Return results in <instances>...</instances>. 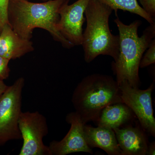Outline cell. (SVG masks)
<instances>
[{"mask_svg":"<svg viewBox=\"0 0 155 155\" xmlns=\"http://www.w3.org/2000/svg\"><path fill=\"white\" fill-rule=\"evenodd\" d=\"M69 1H66L59 10L58 29L74 47L81 45L83 40L82 26L86 21L84 12L90 0H77L70 5Z\"/></svg>","mask_w":155,"mask_h":155,"instance_id":"8","label":"cell"},{"mask_svg":"<svg viewBox=\"0 0 155 155\" xmlns=\"http://www.w3.org/2000/svg\"><path fill=\"white\" fill-rule=\"evenodd\" d=\"M9 1L10 0H0V32L4 25L6 24L9 25L8 17Z\"/></svg>","mask_w":155,"mask_h":155,"instance_id":"16","label":"cell"},{"mask_svg":"<svg viewBox=\"0 0 155 155\" xmlns=\"http://www.w3.org/2000/svg\"><path fill=\"white\" fill-rule=\"evenodd\" d=\"M141 8L153 19H155V0H138Z\"/></svg>","mask_w":155,"mask_h":155,"instance_id":"17","label":"cell"},{"mask_svg":"<svg viewBox=\"0 0 155 155\" xmlns=\"http://www.w3.org/2000/svg\"><path fill=\"white\" fill-rule=\"evenodd\" d=\"M113 10L98 0H90L84 12L87 22L83 33L84 59L90 63L98 56H110L116 61L119 52V35L111 32L109 19Z\"/></svg>","mask_w":155,"mask_h":155,"instance_id":"4","label":"cell"},{"mask_svg":"<svg viewBox=\"0 0 155 155\" xmlns=\"http://www.w3.org/2000/svg\"><path fill=\"white\" fill-rule=\"evenodd\" d=\"M72 102L84 124L96 122L107 106L123 103L116 81L110 75L101 74L84 78L73 91Z\"/></svg>","mask_w":155,"mask_h":155,"instance_id":"3","label":"cell"},{"mask_svg":"<svg viewBox=\"0 0 155 155\" xmlns=\"http://www.w3.org/2000/svg\"><path fill=\"white\" fill-rule=\"evenodd\" d=\"M25 82L23 78H18L0 97V147L11 140L22 139L18 121Z\"/></svg>","mask_w":155,"mask_h":155,"instance_id":"5","label":"cell"},{"mask_svg":"<svg viewBox=\"0 0 155 155\" xmlns=\"http://www.w3.org/2000/svg\"><path fill=\"white\" fill-rule=\"evenodd\" d=\"M147 155H155V141L149 143L148 146Z\"/></svg>","mask_w":155,"mask_h":155,"instance_id":"19","label":"cell"},{"mask_svg":"<svg viewBox=\"0 0 155 155\" xmlns=\"http://www.w3.org/2000/svg\"><path fill=\"white\" fill-rule=\"evenodd\" d=\"M114 22L118 27L119 39L118 58L112 63L116 81L119 85L125 81L132 87L139 88L140 64L143 54L155 38V23L150 24L139 37L138 29L142 24L140 20L126 25L117 17Z\"/></svg>","mask_w":155,"mask_h":155,"instance_id":"2","label":"cell"},{"mask_svg":"<svg viewBox=\"0 0 155 155\" xmlns=\"http://www.w3.org/2000/svg\"><path fill=\"white\" fill-rule=\"evenodd\" d=\"M33 50L30 40L20 37L9 24L4 25L0 32V56L10 61L21 58Z\"/></svg>","mask_w":155,"mask_h":155,"instance_id":"11","label":"cell"},{"mask_svg":"<svg viewBox=\"0 0 155 155\" xmlns=\"http://www.w3.org/2000/svg\"><path fill=\"white\" fill-rule=\"evenodd\" d=\"M67 0H51L33 3L28 0H10L8 10L9 25L20 37L30 40L35 28L48 31L53 38L64 47L74 46L66 39L58 29L59 11Z\"/></svg>","mask_w":155,"mask_h":155,"instance_id":"1","label":"cell"},{"mask_svg":"<svg viewBox=\"0 0 155 155\" xmlns=\"http://www.w3.org/2000/svg\"><path fill=\"white\" fill-rule=\"evenodd\" d=\"M66 120L71 127L63 139L50 142L48 147L51 155H66L78 152L92 154L91 148L85 140L83 130L84 124L79 115L75 111L71 112L66 116Z\"/></svg>","mask_w":155,"mask_h":155,"instance_id":"9","label":"cell"},{"mask_svg":"<svg viewBox=\"0 0 155 155\" xmlns=\"http://www.w3.org/2000/svg\"><path fill=\"white\" fill-rule=\"evenodd\" d=\"M9 60L0 56V80L7 79L10 75L9 67Z\"/></svg>","mask_w":155,"mask_h":155,"instance_id":"18","label":"cell"},{"mask_svg":"<svg viewBox=\"0 0 155 155\" xmlns=\"http://www.w3.org/2000/svg\"><path fill=\"white\" fill-rule=\"evenodd\" d=\"M122 155H146L148 140L145 131L140 125L113 129Z\"/></svg>","mask_w":155,"mask_h":155,"instance_id":"10","label":"cell"},{"mask_svg":"<svg viewBox=\"0 0 155 155\" xmlns=\"http://www.w3.org/2000/svg\"><path fill=\"white\" fill-rule=\"evenodd\" d=\"M41 1H47V0H41Z\"/></svg>","mask_w":155,"mask_h":155,"instance_id":"21","label":"cell"},{"mask_svg":"<svg viewBox=\"0 0 155 155\" xmlns=\"http://www.w3.org/2000/svg\"><path fill=\"white\" fill-rule=\"evenodd\" d=\"M134 116L131 109L124 103H116L104 108L96 122L97 126L113 130L130 122Z\"/></svg>","mask_w":155,"mask_h":155,"instance_id":"13","label":"cell"},{"mask_svg":"<svg viewBox=\"0 0 155 155\" xmlns=\"http://www.w3.org/2000/svg\"><path fill=\"white\" fill-rule=\"evenodd\" d=\"M83 130L85 140L90 147L99 148L109 155H122L113 129L99 126L93 127L85 124Z\"/></svg>","mask_w":155,"mask_h":155,"instance_id":"12","label":"cell"},{"mask_svg":"<svg viewBox=\"0 0 155 155\" xmlns=\"http://www.w3.org/2000/svg\"><path fill=\"white\" fill-rule=\"evenodd\" d=\"M119 85L122 102L131 109L145 132L155 137V119L151 97L155 87L154 81L145 90L132 87L125 81Z\"/></svg>","mask_w":155,"mask_h":155,"instance_id":"7","label":"cell"},{"mask_svg":"<svg viewBox=\"0 0 155 155\" xmlns=\"http://www.w3.org/2000/svg\"><path fill=\"white\" fill-rule=\"evenodd\" d=\"M8 87L4 82V81L0 80V97L5 91Z\"/></svg>","mask_w":155,"mask_h":155,"instance_id":"20","label":"cell"},{"mask_svg":"<svg viewBox=\"0 0 155 155\" xmlns=\"http://www.w3.org/2000/svg\"><path fill=\"white\" fill-rule=\"evenodd\" d=\"M143 56L140 64V68H144L155 63V39H153Z\"/></svg>","mask_w":155,"mask_h":155,"instance_id":"15","label":"cell"},{"mask_svg":"<svg viewBox=\"0 0 155 155\" xmlns=\"http://www.w3.org/2000/svg\"><path fill=\"white\" fill-rule=\"evenodd\" d=\"M23 144L19 155H51L43 139L48 134L47 120L38 111L22 112L18 121Z\"/></svg>","mask_w":155,"mask_h":155,"instance_id":"6","label":"cell"},{"mask_svg":"<svg viewBox=\"0 0 155 155\" xmlns=\"http://www.w3.org/2000/svg\"><path fill=\"white\" fill-rule=\"evenodd\" d=\"M115 11L117 15L119 10L135 14L145 19L150 24L155 23L153 19L140 5L137 0H98Z\"/></svg>","mask_w":155,"mask_h":155,"instance_id":"14","label":"cell"}]
</instances>
